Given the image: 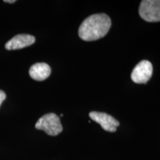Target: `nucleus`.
Masks as SVG:
<instances>
[{
	"label": "nucleus",
	"instance_id": "1",
	"mask_svg": "<svg viewBox=\"0 0 160 160\" xmlns=\"http://www.w3.org/2000/svg\"><path fill=\"white\" fill-rule=\"evenodd\" d=\"M111 27V20L105 13L91 15L79 26V37L84 41L98 40L108 33Z\"/></svg>",
	"mask_w": 160,
	"mask_h": 160
},
{
	"label": "nucleus",
	"instance_id": "8",
	"mask_svg": "<svg viewBox=\"0 0 160 160\" xmlns=\"http://www.w3.org/2000/svg\"><path fill=\"white\" fill-rule=\"evenodd\" d=\"M6 99V94L2 90H0V106H1L2 102Z\"/></svg>",
	"mask_w": 160,
	"mask_h": 160
},
{
	"label": "nucleus",
	"instance_id": "3",
	"mask_svg": "<svg viewBox=\"0 0 160 160\" xmlns=\"http://www.w3.org/2000/svg\"><path fill=\"white\" fill-rule=\"evenodd\" d=\"M139 16L148 22H160V0H143L139 8Z\"/></svg>",
	"mask_w": 160,
	"mask_h": 160
},
{
	"label": "nucleus",
	"instance_id": "9",
	"mask_svg": "<svg viewBox=\"0 0 160 160\" xmlns=\"http://www.w3.org/2000/svg\"><path fill=\"white\" fill-rule=\"evenodd\" d=\"M4 2H6V3H11V4L16 2L15 0H12V1H11V0H5Z\"/></svg>",
	"mask_w": 160,
	"mask_h": 160
},
{
	"label": "nucleus",
	"instance_id": "5",
	"mask_svg": "<svg viewBox=\"0 0 160 160\" xmlns=\"http://www.w3.org/2000/svg\"><path fill=\"white\" fill-rule=\"evenodd\" d=\"M89 117L92 120L99 123L106 131L115 132L117 131V127L119 125L118 120L104 112L92 111L89 113Z\"/></svg>",
	"mask_w": 160,
	"mask_h": 160
},
{
	"label": "nucleus",
	"instance_id": "2",
	"mask_svg": "<svg viewBox=\"0 0 160 160\" xmlns=\"http://www.w3.org/2000/svg\"><path fill=\"white\" fill-rule=\"evenodd\" d=\"M35 128L53 137L59 135L63 130L59 117L53 113H47L40 117L36 123Z\"/></svg>",
	"mask_w": 160,
	"mask_h": 160
},
{
	"label": "nucleus",
	"instance_id": "6",
	"mask_svg": "<svg viewBox=\"0 0 160 160\" xmlns=\"http://www.w3.org/2000/svg\"><path fill=\"white\" fill-rule=\"evenodd\" d=\"M36 38L30 34H18L5 44V48L8 51L19 50L28 47L35 42Z\"/></svg>",
	"mask_w": 160,
	"mask_h": 160
},
{
	"label": "nucleus",
	"instance_id": "7",
	"mask_svg": "<svg viewBox=\"0 0 160 160\" xmlns=\"http://www.w3.org/2000/svg\"><path fill=\"white\" fill-rule=\"evenodd\" d=\"M51 69L49 65L45 62L36 63L30 68L29 75L36 81H44L49 77Z\"/></svg>",
	"mask_w": 160,
	"mask_h": 160
},
{
	"label": "nucleus",
	"instance_id": "4",
	"mask_svg": "<svg viewBox=\"0 0 160 160\" xmlns=\"http://www.w3.org/2000/svg\"><path fill=\"white\" fill-rule=\"evenodd\" d=\"M153 73V65L148 60L139 62L131 73V79L137 84H145L151 79Z\"/></svg>",
	"mask_w": 160,
	"mask_h": 160
}]
</instances>
